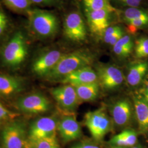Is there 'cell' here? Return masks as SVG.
<instances>
[{"label":"cell","instance_id":"cell-1","mask_svg":"<svg viewBox=\"0 0 148 148\" xmlns=\"http://www.w3.org/2000/svg\"><path fill=\"white\" fill-rule=\"evenodd\" d=\"M92 57L84 52L64 54L51 71L45 77L49 81L60 82L65 76L82 68L89 66Z\"/></svg>","mask_w":148,"mask_h":148},{"label":"cell","instance_id":"cell-2","mask_svg":"<svg viewBox=\"0 0 148 148\" xmlns=\"http://www.w3.org/2000/svg\"><path fill=\"white\" fill-rule=\"evenodd\" d=\"M28 55L26 38L21 32H16L3 48L1 58L3 64L9 69H17L24 63Z\"/></svg>","mask_w":148,"mask_h":148},{"label":"cell","instance_id":"cell-3","mask_svg":"<svg viewBox=\"0 0 148 148\" xmlns=\"http://www.w3.org/2000/svg\"><path fill=\"white\" fill-rule=\"evenodd\" d=\"M29 23L32 32L41 38L52 37L58 28V21L56 16L44 10L29 11Z\"/></svg>","mask_w":148,"mask_h":148},{"label":"cell","instance_id":"cell-4","mask_svg":"<svg viewBox=\"0 0 148 148\" xmlns=\"http://www.w3.org/2000/svg\"><path fill=\"white\" fill-rule=\"evenodd\" d=\"M2 148H27L28 134L25 123L20 120L7 123L1 133Z\"/></svg>","mask_w":148,"mask_h":148},{"label":"cell","instance_id":"cell-5","mask_svg":"<svg viewBox=\"0 0 148 148\" xmlns=\"http://www.w3.org/2000/svg\"><path fill=\"white\" fill-rule=\"evenodd\" d=\"M84 120L86 126L97 142L101 141L110 131L113 123L106 109L103 108L87 112L85 114Z\"/></svg>","mask_w":148,"mask_h":148},{"label":"cell","instance_id":"cell-6","mask_svg":"<svg viewBox=\"0 0 148 148\" xmlns=\"http://www.w3.org/2000/svg\"><path fill=\"white\" fill-rule=\"evenodd\" d=\"M16 108L21 112L29 115L46 113L51 108L47 98L39 92H33L22 95L16 101Z\"/></svg>","mask_w":148,"mask_h":148},{"label":"cell","instance_id":"cell-7","mask_svg":"<svg viewBox=\"0 0 148 148\" xmlns=\"http://www.w3.org/2000/svg\"><path fill=\"white\" fill-rule=\"evenodd\" d=\"M59 108L65 113H73L77 108L79 99L73 86L63 84L50 90Z\"/></svg>","mask_w":148,"mask_h":148},{"label":"cell","instance_id":"cell-8","mask_svg":"<svg viewBox=\"0 0 148 148\" xmlns=\"http://www.w3.org/2000/svg\"><path fill=\"white\" fill-rule=\"evenodd\" d=\"M59 119L55 116L40 117L27 129L28 139H39L57 136Z\"/></svg>","mask_w":148,"mask_h":148},{"label":"cell","instance_id":"cell-9","mask_svg":"<svg viewBox=\"0 0 148 148\" xmlns=\"http://www.w3.org/2000/svg\"><path fill=\"white\" fill-rule=\"evenodd\" d=\"M64 53L57 49H52L39 54L32 62V71L38 77H45L58 63Z\"/></svg>","mask_w":148,"mask_h":148},{"label":"cell","instance_id":"cell-10","mask_svg":"<svg viewBox=\"0 0 148 148\" xmlns=\"http://www.w3.org/2000/svg\"><path fill=\"white\" fill-rule=\"evenodd\" d=\"M96 73L99 85L107 90L119 88L125 80L121 70L113 65H100L97 68Z\"/></svg>","mask_w":148,"mask_h":148},{"label":"cell","instance_id":"cell-11","mask_svg":"<svg viewBox=\"0 0 148 148\" xmlns=\"http://www.w3.org/2000/svg\"><path fill=\"white\" fill-rule=\"evenodd\" d=\"M57 132L64 143L76 140L82 135L81 127L73 113H65L59 119Z\"/></svg>","mask_w":148,"mask_h":148},{"label":"cell","instance_id":"cell-12","mask_svg":"<svg viewBox=\"0 0 148 148\" xmlns=\"http://www.w3.org/2000/svg\"><path fill=\"white\" fill-rule=\"evenodd\" d=\"M134 106L131 101L126 98H121L112 103L110 114L113 123L117 127L127 126L132 118Z\"/></svg>","mask_w":148,"mask_h":148},{"label":"cell","instance_id":"cell-13","mask_svg":"<svg viewBox=\"0 0 148 148\" xmlns=\"http://www.w3.org/2000/svg\"><path fill=\"white\" fill-rule=\"evenodd\" d=\"M64 32L65 36L75 42H81L86 38L87 32L85 23L79 13L69 14L64 21Z\"/></svg>","mask_w":148,"mask_h":148},{"label":"cell","instance_id":"cell-14","mask_svg":"<svg viewBox=\"0 0 148 148\" xmlns=\"http://www.w3.org/2000/svg\"><path fill=\"white\" fill-rule=\"evenodd\" d=\"M26 82L21 77L0 73V97L10 98L26 89Z\"/></svg>","mask_w":148,"mask_h":148},{"label":"cell","instance_id":"cell-15","mask_svg":"<svg viewBox=\"0 0 148 148\" xmlns=\"http://www.w3.org/2000/svg\"><path fill=\"white\" fill-rule=\"evenodd\" d=\"M95 82H98L97 74L96 71L89 66L71 73L59 82L62 84H68L76 87Z\"/></svg>","mask_w":148,"mask_h":148},{"label":"cell","instance_id":"cell-16","mask_svg":"<svg viewBox=\"0 0 148 148\" xmlns=\"http://www.w3.org/2000/svg\"><path fill=\"white\" fill-rule=\"evenodd\" d=\"M88 23L91 32L99 36H103L109 27L110 13L106 10L86 12Z\"/></svg>","mask_w":148,"mask_h":148},{"label":"cell","instance_id":"cell-17","mask_svg":"<svg viewBox=\"0 0 148 148\" xmlns=\"http://www.w3.org/2000/svg\"><path fill=\"white\" fill-rule=\"evenodd\" d=\"M148 73V62H138L132 64L128 70L126 80L131 87H137L143 83Z\"/></svg>","mask_w":148,"mask_h":148},{"label":"cell","instance_id":"cell-18","mask_svg":"<svg viewBox=\"0 0 148 148\" xmlns=\"http://www.w3.org/2000/svg\"><path fill=\"white\" fill-rule=\"evenodd\" d=\"M133 106L139 130L143 132H148V103L138 95L133 96Z\"/></svg>","mask_w":148,"mask_h":148},{"label":"cell","instance_id":"cell-19","mask_svg":"<svg viewBox=\"0 0 148 148\" xmlns=\"http://www.w3.org/2000/svg\"><path fill=\"white\" fill-rule=\"evenodd\" d=\"M137 133L132 130H125L111 138L109 143L115 147H133L137 143Z\"/></svg>","mask_w":148,"mask_h":148},{"label":"cell","instance_id":"cell-20","mask_svg":"<svg viewBox=\"0 0 148 148\" xmlns=\"http://www.w3.org/2000/svg\"><path fill=\"white\" fill-rule=\"evenodd\" d=\"M100 85L98 82L74 87L79 101H91L95 100L99 93Z\"/></svg>","mask_w":148,"mask_h":148},{"label":"cell","instance_id":"cell-21","mask_svg":"<svg viewBox=\"0 0 148 148\" xmlns=\"http://www.w3.org/2000/svg\"><path fill=\"white\" fill-rule=\"evenodd\" d=\"M112 47L115 54L119 57L125 58L132 52L134 43L132 37L128 35H123Z\"/></svg>","mask_w":148,"mask_h":148},{"label":"cell","instance_id":"cell-22","mask_svg":"<svg viewBox=\"0 0 148 148\" xmlns=\"http://www.w3.org/2000/svg\"><path fill=\"white\" fill-rule=\"evenodd\" d=\"M83 2L86 12L106 10L112 13L115 11L109 0H83Z\"/></svg>","mask_w":148,"mask_h":148},{"label":"cell","instance_id":"cell-23","mask_svg":"<svg viewBox=\"0 0 148 148\" xmlns=\"http://www.w3.org/2000/svg\"><path fill=\"white\" fill-rule=\"evenodd\" d=\"M27 148H60L57 136L39 139H28Z\"/></svg>","mask_w":148,"mask_h":148},{"label":"cell","instance_id":"cell-24","mask_svg":"<svg viewBox=\"0 0 148 148\" xmlns=\"http://www.w3.org/2000/svg\"><path fill=\"white\" fill-rule=\"evenodd\" d=\"M148 18V12L138 7H130L123 13V20L126 23L134 19Z\"/></svg>","mask_w":148,"mask_h":148},{"label":"cell","instance_id":"cell-25","mask_svg":"<svg viewBox=\"0 0 148 148\" xmlns=\"http://www.w3.org/2000/svg\"><path fill=\"white\" fill-rule=\"evenodd\" d=\"M134 53L137 58L148 57V37H141L136 41Z\"/></svg>","mask_w":148,"mask_h":148},{"label":"cell","instance_id":"cell-26","mask_svg":"<svg viewBox=\"0 0 148 148\" xmlns=\"http://www.w3.org/2000/svg\"><path fill=\"white\" fill-rule=\"evenodd\" d=\"M5 4L14 11L22 12L27 10L31 3L29 0H3Z\"/></svg>","mask_w":148,"mask_h":148},{"label":"cell","instance_id":"cell-27","mask_svg":"<svg viewBox=\"0 0 148 148\" xmlns=\"http://www.w3.org/2000/svg\"><path fill=\"white\" fill-rule=\"evenodd\" d=\"M129 29L131 32H135L138 29H142L148 26V18H140L129 21L127 23Z\"/></svg>","mask_w":148,"mask_h":148},{"label":"cell","instance_id":"cell-28","mask_svg":"<svg viewBox=\"0 0 148 148\" xmlns=\"http://www.w3.org/2000/svg\"><path fill=\"white\" fill-rule=\"evenodd\" d=\"M122 30L121 27L119 26H112L109 27L106 30L103 34V40L104 42L109 44L111 39L117 34L119 32Z\"/></svg>","mask_w":148,"mask_h":148},{"label":"cell","instance_id":"cell-29","mask_svg":"<svg viewBox=\"0 0 148 148\" xmlns=\"http://www.w3.org/2000/svg\"><path fill=\"white\" fill-rule=\"evenodd\" d=\"M138 95L148 104V78L144 80Z\"/></svg>","mask_w":148,"mask_h":148},{"label":"cell","instance_id":"cell-30","mask_svg":"<svg viewBox=\"0 0 148 148\" xmlns=\"http://www.w3.org/2000/svg\"><path fill=\"white\" fill-rule=\"evenodd\" d=\"M16 116V114L8 110L0 103V121L13 119Z\"/></svg>","mask_w":148,"mask_h":148},{"label":"cell","instance_id":"cell-31","mask_svg":"<svg viewBox=\"0 0 148 148\" xmlns=\"http://www.w3.org/2000/svg\"><path fill=\"white\" fill-rule=\"evenodd\" d=\"M71 148H102L101 146L95 142L82 141L76 143Z\"/></svg>","mask_w":148,"mask_h":148},{"label":"cell","instance_id":"cell-32","mask_svg":"<svg viewBox=\"0 0 148 148\" xmlns=\"http://www.w3.org/2000/svg\"><path fill=\"white\" fill-rule=\"evenodd\" d=\"M8 20L5 14L0 10V38L5 33L8 27Z\"/></svg>","mask_w":148,"mask_h":148},{"label":"cell","instance_id":"cell-33","mask_svg":"<svg viewBox=\"0 0 148 148\" xmlns=\"http://www.w3.org/2000/svg\"><path fill=\"white\" fill-rule=\"evenodd\" d=\"M122 5L130 7H138L142 0H116Z\"/></svg>","mask_w":148,"mask_h":148},{"label":"cell","instance_id":"cell-34","mask_svg":"<svg viewBox=\"0 0 148 148\" xmlns=\"http://www.w3.org/2000/svg\"><path fill=\"white\" fill-rule=\"evenodd\" d=\"M31 3L38 5H49L56 2L58 0H29Z\"/></svg>","mask_w":148,"mask_h":148},{"label":"cell","instance_id":"cell-35","mask_svg":"<svg viewBox=\"0 0 148 148\" xmlns=\"http://www.w3.org/2000/svg\"><path fill=\"white\" fill-rule=\"evenodd\" d=\"M131 148H143V147L141 145L138 144V145H135L134 146L132 147Z\"/></svg>","mask_w":148,"mask_h":148},{"label":"cell","instance_id":"cell-36","mask_svg":"<svg viewBox=\"0 0 148 148\" xmlns=\"http://www.w3.org/2000/svg\"><path fill=\"white\" fill-rule=\"evenodd\" d=\"M110 148H122V147H115V146H113L112 147H111Z\"/></svg>","mask_w":148,"mask_h":148}]
</instances>
